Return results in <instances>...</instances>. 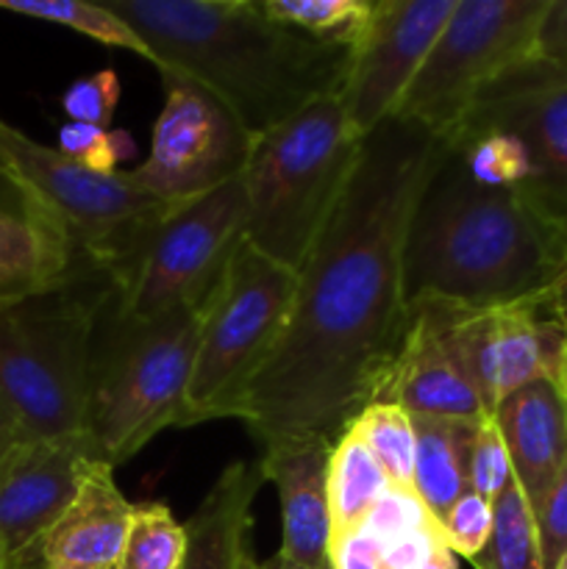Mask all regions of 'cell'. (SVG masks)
I'll return each instance as SVG.
<instances>
[{
  "mask_svg": "<svg viewBox=\"0 0 567 569\" xmlns=\"http://www.w3.org/2000/svg\"><path fill=\"white\" fill-rule=\"evenodd\" d=\"M445 153V139L395 114L361 139L348 187L295 272L287 328L242 398L239 422L259 445H334L378 403L409 331L406 228Z\"/></svg>",
  "mask_w": 567,
  "mask_h": 569,
  "instance_id": "obj_1",
  "label": "cell"
},
{
  "mask_svg": "<svg viewBox=\"0 0 567 569\" xmlns=\"http://www.w3.org/2000/svg\"><path fill=\"white\" fill-rule=\"evenodd\" d=\"M145 42L150 64L220 100L250 133L339 94L350 50L270 20L259 0H106Z\"/></svg>",
  "mask_w": 567,
  "mask_h": 569,
  "instance_id": "obj_2",
  "label": "cell"
},
{
  "mask_svg": "<svg viewBox=\"0 0 567 569\" xmlns=\"http://www.w3.org/2000/svg\"><path fill=\"white\" fill-rule=\"evenodd\" d=\"M565 261L567 231L526 194L476 181L448 142L406 228V309L426 300L461 309L526 303Z\"/></svg>",
  "mask_w": 567,
  "mask_h": 569,
  "instance_id": "obj_3",
  "label": "cell"
},
{
  "mask_svg": "<svg viewBox=\"0 0 567 569\" xmlns=\"http://www.w3.org/2000/svg\"><path fill=\"white\" fill-rule=\"evenodd\" d=\"M111 300V272L78 261L56 287L0 306V400L28 442L83 433L94 331Z\"/></svg>",
  "mask_w": 567,
  "mask_h": 569,
  "instance_id": "obj_4",
  "label": "cell"
},
{
  "mask_svg": "<svg viewBox=\"0 0 567 569\" xmlns=\"http://www.w3.org/2000/svg\"><path fill=\"white\" fill-rule=\"evenodd\" d=\"M200 309H181L156 320H131L103 311L89 365L83 433L94 459H131L161 431L187 426V387L200 337Z\"/></svg>",
  "mask_w": 567,
  "mask_h": 569,
  "instance_id": "obj_5",
  "label": "cell"
},
{
  "mask_svg": "<svg viewBox=\"0 0 567 569\" xmlns=\"http://www.w3.org/2000/svg\"><path fill=\"white\" fill-rule=\"evenodd\" d=\"M359 150L361 137L350 128L339 94L315 100L253 137L242 172L245 242L298 272L337 209Z\"/></svg>",
  "mask_w": 567,
  "mask_h": 569,
  "instance_id": "obj_6",
  "label": "cell"
},
{
  "mask_svg": "<svg viewBox=\"0 0 567 569\" xmlns=\"http://www.w3.org/2000/svg\"><path fill=\"white\" fill-rule=\"evenodd\" d=\"M0 181L22 209L53 231L76 259L115 272L172 206L139 189L128 172H94L37 142L0 117Z\"/></svg>",
  "mask_w": 567,
  "mask_h": 569,
  "instance_id": "obj_7",
  "label": "cell"
},
{
  "mask_svg": "<svg viewBox=\"0 0 567 569\" xmlns=\"http://www.w3.org/2000/svg\"><path fill=\"white\" fill-rule=\"evenodd\" d=\"M298 276L239 242L200 311L187 387V426L239 420L250 381L276 350L292 315Z\"/></svg>",
  "mask_w": 567,
  "mask_h": 569,
  "instance_id": "obj_8",
  "label": "cell"
},
{
  "mask_svg": "<svg viewBox=\"0 0 567 569\" xmlns=\"http://www.w3.org/2000/svg\"><path fill=\"white\" fill-rule=\"evenodd\" d=\"M245 222L248 194L242 178L159 217L111 272L117 315L156 320L200 309L245 239Z\"/></svg>",
  "mask_w": 567,
  "mask_h": 569,
  "instance_id": "obj_9",
  "label": "cell"
},
{
  "mask_svg": "<svg viewBox=\"0 0 567 569\" xmlns=\"http://www.w3.org/2000/svg\"><path fill=\"white\" fill-rule=\"evenodd\" d=\"M548 0H459L395 117L450 142L487 89L531 61Z\"/></svg>",
  "mask_w": 567,
  "mask_h": 569,
  "instance_id": "obj_10",
  "label": "cell"
},
{
  "mask_svg": "<svg viewBox=\"0 0 567 569\" xmlns=\"http://www.w3.org/2000/svg\"><path fill=\"white\" fill-rule=\"evenodd\" d=\"M161 83L165 106L153 148L128 178L176 209L242 178L253 137L198 83L170 72H161Z\"/></svg>",
  "mask_w": 567,
  "mask_h": 569,
  "instance_id": "obj_11",
  "label": "cell"
},
{
  "mask_svg": "<svg viewBox=\"0 0 567 569\" xmlns=\"http://www.w3.org/2000/svg\"><path fill=\"white\" fill-rule=\"evenodd\" d=\"M456 3L459 0H376L365 33L350 50V70L339 92L356 137L365 139L398 111Z\"/></svg>",
  "mask_w": 567,
  "mask_h": 569,
  "instance_id": "obj_12",
  "label": "cell"
},
{
  "mask_svg": "<svg viewBox=\"0 0 567 569\" xmlns=\"http://www.w3.org/2000/svg\"><path fill=\"white\" fill-rule=\"evenodd\" d=\"M442 306L448 337L487 417H493L500 400L537 378H554L561 383L567 328L545 320L531 300L498 309Z\"/></svg>",
  "mask_w": 567,
  "mask_h": 569,
  "instance_id": "obj_13",
  "label": "cell"
},
{
  "mask_svg": "<svg viewBox=\"0 0 567 569\" xmlns=\"http://www.w3.org/2000/svg\"><path fill=\"white\" fill-rule=\"evenodd\" d=\"M94 450L87 433L22 442L0 465V548L9 569L39 567V545L78 495Z\"/></svg>",
  "mask_w": 567,
  "mask_h": 569,
  "instance_id": "obj_14",
  "label": "cell"
},
{
  "mask_svg": "<svg viewBox=\"0 0 567 569\" xmlns=\"http://www.w3.org/2000/svg\"><path fill=\"white\" fill-rule=\"evenodd\" d=\"M461 128H487L515 139L528 161L520 194L567 231V83L504 78L478 98Z\"/></svg>",
  "mask_w": 567,
  "mask_h": 569,
  "instance_id": "obj_15",
  "label": "cell"
},
{
  "mask_svg": "<svg viewBox=\"0 0 567 569\" xmlns=\"http://www.w3.org/2000/svg\"><path fill=\"white\" fill-rule=\"evenodd\" d=\"M378 403H395L415 417L484 420L481 398L448 337L445 306H409V331Z\"/></svg>",
  "mask_w": 567,
  "mask_h": 569,
  "instance_id": "obj_16",
  "label": "cell"
},
{
  "mask_svg": "<svg viewBox=\"0 0 567 569\" xmlns=\"http://www.w3.org/2000/svg\"><path fill=\"white\" fill-rule=\"evenodd\" d=\"M326 439H278L261 445L259 467L281 503L278 561L298 569H331V511H328Z\"/></svg>",
  "mask_w": 567,
  "mask_h": 569,
  "instance_id": "obj_17",
  "label": "cell"
},
{
  "mask_svg": "<svg viewBox=\"0 0 567 569\" xmlns=\"http://www.w3.org/2000/svg\"><path fill=\"white\" fill-rule=\"evenodd\" d=\"M493 420L504 437L517 487L537 511L567 467L565 389L554 378H537L500 400Z\"/></svg>",
  "mask_w": 567,
  "mask_h": 569,
  "instance_id": "obj_18",
  "label": "cell"
},
{
  "mask_svg": "<svg viewBox=\"0 0 567 569\" xmlns=\"http://www.w3.org/2000/svg\"><path fill=\"white\" fill-rule=\"evenodd\" d=\"M133 503L117 489L115 470L92 461L64 515L39 545L42 569H120Z\"/></svg>",
  "mask_w": 567,
  "mask_h": 569,
  "instance_id": "obj_19",
  "label": "cell"
},
{
  "mask_svg": "<svg viewBox=\"0 0 567 569\" xmlns=\"http://www.w3.org/2000/svg\"><path fill=\"white\" fill-rule=\"evenodd\" d=\"M265 476L259 461H233L183 522L187 556L181 569H239L250 548V509Z\"/></svg>",
  "mask_w": 567,
  "mask_h": 569,
  "instance_id": "obj_20",
  "label": "cell"
},
{
  "mask_svg": "<svg viewBox=\"0 0 567 569\" xmlns=\"http://www.w3.org/2000/svg\"><path fill=\"white\" fill-rule=\"evenodd\" d=\"M76 256L20 206L0 203V306L17 303L64 281Z\"/></svg>",
  "mask_w": 567,
  "mask_h": 569,
  "instance_id": "obj_21",
  "label": "cell"
},
{
  "mask_svg": "<svg viewBox=\"0 0 567 569\" xmlns=\"http://www.w3.org/2000/svg\"><path fill=\"white\" fill-rule=\"evenodd\" d=\"M481 420L415 417V495L442 526L459 498L470 492V453Z\"/></svg>",
  "mask_w": 567,
  "mask_h": 569,
  "instance_id": "obj_22",
  "label": "cell"
},
{
  "mask_svg": "<svg viewBox=\"0 0 567 569\" xmlns=\"http://www.w3.org/2000/svg\"><path fill=\"white\" fill-rule=\"evenodd\" d=\"M392 489L389 478L372 459L370 450L354 431L334 442L328 459V511H331V542L359 531L384 495Z\"/></svg>",
  "mask_w": 567,
  "mask_h": 569,
  "instance_id": "obj_23",
  "label": "cell"
},
{
  "mask_svg": "<svg viewBox=\"0 0 567 569\" xmlns=\"http://www.w3.org/2000/svg\"><path fill=\"white\" fill-rule=\"evenodd\" d=\"M470 565L476 569H543L537 517L517 481L493 500V531Z\"/></svg>",
  "mask_w": 567,
  "mask_h": 569,
  "instance_id": "obj_24",
  "label": "cell"
},
{
  "mask_svg": "<svg viewBox=\"0 0 567 569\" xmlns=\"http://www.w3.org/2000/svg\"><path fill=\"white\" fill-rule=\"evenodd\" d=\"M378 461L395 489L415 492V426L395 403H370L348 426Z\"/></svg>",
  "mask_w": 567,
  "mask_h": 569,
  "instance_id": "obj_25",
  "label": "cell"
},
{
  "mask_svg": "<svg viewBox=\"0 0 567 569\" xmlns=\"http://www.w3.org/2000/svg\"><path fill=\"white\" fill-rule=\"evenodd\" d=\"M261 11L281 26L354 48L372 17L376 0H259Z\"/></svg>",
  "mask_w": 567,
  "mask_h": 569,
  "instance_id": "obj_26",
  "label": "cell"
},
{
  "mask_svg": "<svg viewBox=\"0 0 567 569\" xmlns=\"http://www.w3.org/2000/svg\"><path fill=\"white\" fill-rule=\"evenodd\" d=\"M0 11L56 22V26L72 28V31L94 39V42L109 44V48H126L150 61V53L142 39L106 3H83V0H0Z\"/></svg>",
  "mask_w": 567,
  "mask_h": 569,
  "instance_id": "obj_27",
  "label": "cell"
},
{
  "mask_svg": "<svg viewBox=\"0 0 567 569\" xmlns=\"http://www.w3.org/2000/svg\"><path fill=\"white\" fill-rule=\"evenodd\" d=\"M187 531L165 503L133 506L120 569H181Z\"/></svg>",
  "mask_w": 567,
  "mask_h": 569,
  "instance_id": "obj_28",
  "label": "cell"
},
{
  "mask_svg": "<svg viewBox=\"0 0 567 569\" xmlns=\"http://www.w3.org/2000/svg\"><path fill=\"white\" fill-rule=\"evenodd\" d=\"M506 78L539 83H567V0H548L531 61Z\"/></svg>",
  "mask_w": 567,
  "mask_h": 569,
  "instance_id": "obj_29",
  "label": "cell"
},
{
  "mask_svg": "<svg viewBox=\"0 0 567 569\" xmlns=\"http://www.w3.org/2000/svg\"><path fill=\"white\" fill-rule=\"evenodd\" d=\"M59 150L94 172H117V161L137 153V144L126 131L67 122L59 128Z\"/></svg>",
  "mask_w": 567,
  "mask_h": 569,
  "instance_id": "obj_30",
  "label": "cell"
},
{
  "mask_svg": "<svg viewBox=\"0 0 567 569\" xmlns=\"http://www.w3.org/2000/svg\"><path fill=\"white\" fill-rule=\"evenodd\" d=\"M515 483V470H511L509 453H506L504 437L493 417H484L476 428L470 453V492L481 495L493 503L506 487Z\"/></svg>",
  "mask_w": 567,
  "mask_h": 569,
  "instance_id": "obj_31",
  "label": "cell"
},
{
  "mask_svg": "<svg viewBox=\"0 0 567 569\" xmlns=\"http://www.w3.org/2000/svg\"><path fill=\"white\" fill-rule=\"evenodd\" d=\"M367 533L384 548L400 542V539L411 537L417 531H426V528H439L437 520L426 511V506L420 503L415 492H404V489H389L381 498V503L372 509V515L367 517L365 526Z\"/></svg>",
  "mask_w": 567,
  "mask_h": 569,
  "instance_id": "obj_32",
  "label": "cell"
},
{
  "mask_svg": "<svg viewBox=\"0 0 567 569\" xmlns=\"http://www.w3.org/2000/svg\"><path fill=\"white\" fill-rule=\"evenodd\" d=\"M120 78L111 70H100L94 76L78 78L67 87L61 98V109L67 111L70 122H87V126L109 128L120 103Z\"/></svg>",
  "mask_w": 567,
  "mask_h": 569,
  "instance_id": "obj_33",
  "label": "cell"
},
{
  "mask_svg": "<svg viewBox=\"0 0 567 569\" xmlns=\"http://www.w3.org/2000/svg\"><path fill=\"white\" fill-rule=\"evenodd\" d=\"M489 531H493V503L476 492H467L465 498L456 500L439 526L442 542L448 545L450 553L467 561L487 545Z\"/></svg>",
  "mask_w": 567,
  "mask_h": 569,
  "instance_id": "obj_34",
  "label": "cell"
},
{
  "mask_svg": "<svg viewBox=\"0 0 567 569\" xmlns=\"http://www.w3.org/2000/svg\"><path fill=\"white\" fill-rule=\"evenodd\" d=\"M537 533L539 550H543V569H554L559 565L561 553L567 550V467L556 483L550 487L548 498L543 500L537 511Z\"/></svg>",
  "mask_w": 567,
  "mask_h": 569,
  "instance_id": "obj_35",
  "label": "cell"
},
{
  "mask_svg": "<svg viewBox=\"0 0 567 569\" xmlns=\"http://www.w3.org/2000/svg\"><path fill=\"white\" fill-rule=\"evenodd\" d=\"M531 303L537 306V311L545 320L567 328V261L561 264V270L556 272L554 281L548 283V289H545L543 295H537Z\"/></svg>",
  "mask_w": 567,
  "mask_h": 569,
  "instance_id": "obj_36",
  "label": "cell"
},
{
  "mask_svg": "<svg viewBox=\"0 0 567 569\" xmlns=\"http://www.w3.org/2000/svg\"><path fill=\"white\" fill-rule=\"evenodd\" d=\"M22 442H28L26 433H22L20 422L14 420V415L9 411V406L0 400V465L20 448Z\"/></svg>",
  "mask_w": 567,
  "mask_h": 569,
  "instance_id": "obj_37",
  "label": "cell"
},
{
  "mask_svg": "<svg viewBox=\"0 0 567 569\" xmlns=\"http://www.w3.org/2000/svg\"><path fill=\"white\" fill-rule=\"evenodd\" d=\"M422 569H459V567H456V556L450 553L448 545L439 542L437 548H434V553L428 556L426 567H422Z\"/></svg>",
  "mask_w": 567,
  "mask_h": 569,
  "instance_id": "obj_38",
  "label": "cell"
},
{
  "mask_svg": "<svg viewBox=\"0 0 567 569\" xmlns=\"http://www.w3.org/2000/svg\"><path fill=\"white\" fill-rule=\"evenodd\" d=\"M239 569H281V565H278V559L259 561L253 556V550L248 548V553H245V559H242V565H239Z\"/></svg>",
  "mask_w": 567,
  "mask_h": 569,
  "instance_id": "obj_39",
  "label": "cell"
},
{
  "mask_svg": "<svg viewBox=\"0 0 567 569\" xmlns=\"http://www.w3.org/2000/svg\"><path fill=\"white\" fill-rule=\"evenodd\" d=\"M561 389H565V398H567V359H565V372H561Z\"/></svg>",
  "mask_w": 567,
  "mask_h": 569,
  "instance_id": "obj_40",
  "label": "cell"
},
{
  "mask_svg": "<svg viewBox=\"0 0 567 569\" xmlns=\"http://www.w3.org/2000/svg\"><path fill=\"white\" fill-rule=\"evenodd\" d=\"M554 569H567V550L565 553H561V559H559V565H556Z\"/></svg>",
  "mask_w": 567,
  "mask_h": 569,
  "instance_id": "obj_41",
  "label": "cell"
},
{
  "mask_svg": "<svg viewBox=\"0 0 567 569\" xmlns=\"http://www.w3.org/2000/svg\"><path fill=\"white\" fill-rule=\"evenodd\" d=\"M0 569H9V565H6V556H3V548H0Z\"/></svg>",
  "mask_w": 567,
  "mask_h": 569,
  "instance_id": "obj_42",
  "label": "cell"
},
{
  "mask_svg": "<svg viewBox=\"0 0 567 569\" xmlns=\"http://www.w3.org/2000/svg\"><path fill=\"white\" fill-rule=\"evenodd\" d=\"M276 559H278V556H276ZM278 565H281V561H278ZM281 569H298V567H289V565H281Z\"/></svg>",
  "mask_w": 567,
  "mask_h": 569,
  "instance_id": "obj_43",
  "label": "cell"
}]
</instances>
